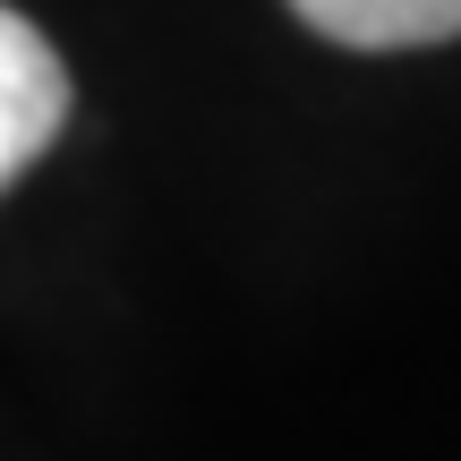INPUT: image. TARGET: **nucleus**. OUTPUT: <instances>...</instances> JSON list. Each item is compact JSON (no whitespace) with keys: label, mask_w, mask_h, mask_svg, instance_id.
I'll return each instance as SVG.
<instances>
[{"label":"nucleus","mask_w":461,"mask_h":461,"mask_svg":"<svg viewBox=\"0 0 461 461\" xmlns=\"http://www.w3.org/2000/svg\"><path fill=\"white\" fill-rule=\"evenodd\" d=\"M68 120V68L43 43V26L17 9H0V188L60 137Z\"/></svg>","instance_id":"obj_1"},{"label":"nucleus","mask_w":461,"mask_h":461,"mask_svg":"<svg viewBox=\"0 0 461 461\" xmlns=\"http://www.w3.org/2000/svg\"><path fill=\"white\" fill-rule=\"evenodd\" d=\"M291 9L350 51H419L461 34V0H291Z\"/></svg>","instance_id":"obj_2"}]
</instances>
